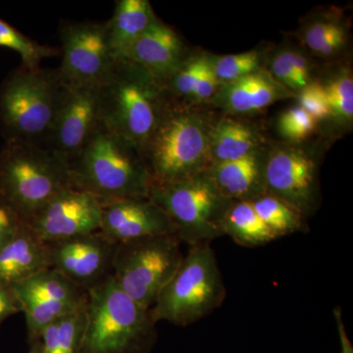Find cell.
I'll use <instances>...</instances> for the list:
<instances>
[{
  "label": "cell",
  "instance_id": "cell-1",
  "mask_svg": "<svg viewBox=\"0 0 353 353\" xmlns=\"http://www.w3.org/2000/svg\"><path fill=\"white\" fill-rule=\"evenodd\" d=\"M69 164L73 187L102 206L150 196L152 178L141 148L101 124Z\"/></svg>",
  "mask_w": 353,
  "mask_h": 353
},
{
  "label": "cell",
  "instance_id": "cell-2",
  "mask_svg": "<svg viewBox=\"0 0 353 353\" xmlns=\"http://www.w3.org/2000/svg\"><path fill=\"white\" fill-rule=\"evenodd\" d=\"M71 188L65 155L29 141H6L0 152V199L23 222Z\"/></svg>",
  "mask_w": 353,
  "mask_h": 353
},
{
  "label": "cell",
  "instance_id": "cell-3",
  "mask_svg": "<svg viewBox=\"0 0 353 353\" xmlns=\"http://www.w3.org/2000/svg\"><path fill=\"white\" fill-rule=\"evenodd\" d=\"M166 92L143 67L118 59L99 85L101 124L143 152L168 105Z\"/></svg>",
  "mask_w": 353,
  "mask_h": 353
},
{
  "label": "cell",
  "instance_id": "cell-4",
  "mask_svg": "<svg viewBox=\"0 0 353 353\" xmlns=\"http://www.w3.org/2000/svg\"><path fill=\"white\" fill-rule=\"evenodd\" d=\"M80 353H143L157 336L150 309L123 292L112 275L88 290Z\"/></svg>",
  "mask_w": 353,
  "mask_h": 353
},
{
  "label": "cell",
  "instance_id": "cell-5",
  "mask_svg": "<svg viewBox=\"0 0 353 353\" xmlns=\"http://www.w3.org/2000/svg\"><path fill=\"white\" fill-rule=\"evenodd\" d=\"M212 125L201 114L168 103L143 148L152 183H170L205 173L212 166Z\"/></svg>",
  "mask_w": 353,
  "mask_h": 353
},
{
  "label": "cell",
  "instance_id": "cell-6",
  "mask_svg": "<svg viewBox=\"0 0 353 353\" xmlns=\"http://www.w3.org/2000/svg\"><path fill=\"white\" fill-rule=\"evenodd\" d=\"M66 90L57 71L21 67L0 87V126L6 141L46 146Z\"/></svg>",
  "mask_w": 353,
  "mask_h": 353
},
{
  "label": "cell",
  "instance_id": "cell-7",
  "mask_svg": "<svg viewBox=\"0 0 353 353\" xmlns=\"http://www.w3.org/2000/svg\"><path fill=\"white\" fill-rule=\"evenodd\" d=\"M226 288L210 243L190 245L182 263L150 308L155 322L189 326L220 307Z\"/></svg>",
  "mask_w": 353,
  "mask_h": 353
},
{
  "label": "cell",
  "instance_id": "cell-8",
  "mask_svg": "<svg viewBox=\"0 0 353 353\" xmlns=\"http://www.w3.org/2000/svg\"><path fill=\"white\" fill-rule=\"evenodd\" d=\"M150 201L170 217L181 243L190 245L223 236V223L233 201L221 194L208 171L170 183H152Z\"/></svg>",
  "mask_w": 353,
  "mask_h": 353
},
{
  "label": "cell",
  "instance_id": "cell-9",
  "mask_svg": "<svg viewBox=\"0 0 353 353\" xmlns=\"http://www.w3.org/2000/svg\"><path fill=\"white\" fill-rule=\"evenodd\" d=\"M183 259L176 234L123 241L116 243L111 275L123 292L150 309Z\"/></svg>",
  "mask_w": 353,
  "mask_h": 353
},
{
  "label": "cell",
  "instance_id": "cell-10",
  "mask_svg": "<svg viewBox=\"0 0 353 353\" xmlns=\"http://www.w3.org/2000/svg\"><path fill=\"white\" fill-rule=\"evenodd\" d=\"M265 194L285 202L304 218L315 212L320 202L317 157L290 143L272 148L265 157Z\"/></svg>",
  "mask_w": 353,
  "mask_h": 353
},
{
  "label": "cell",
  "instance_id": "cell-11",
  "mask_svg": "<svg viewBox=\"0 0 353 353\" xmlns=\"http://www.w3.org/2000/svg\"><path fill=\"white\" fill-rule=\"evenodd\" d=\"M61 65L58 75L66 85H101L117 61L105 24L82 23L62 30Z\"/></svg>",
  "mask_w": 353,
  "mask_h": 353
},
{
  "label": "cell",
  "instance_id": "cell-12",
  "mask_svg": "<svg viewBox=\"0 0 353 353\" xmlns=\"http://www.w3.org/2000/svg\"><path fill=\"white\" fill-rule=\"evenodd\" d=\"M101 218V204L88 192L71 188L51 199L25 224L50 243L99 232Z\"/></svg>",
  "mask_w": 353,
  "mask_h": 353
},
{
  "label": "cell",
  "instance_id": "cell-13",
  "mask_svg": "<svg viewBox=\"0 0 353 353\" xmlns=\"http://www.w3.org/2000/svg\"><path fill=\"white\" fill-rule=\"evenodd\" d=\"M99 85H66L46 148L71 159L101 125Z\"/></svg>",
  "mask_w": 353,
  "mask_h": 353
},
{
  "label": "cell",
  "instance_id": "cell-14",
  "mask_svg": "<svg viewBox=\"0 0 353 353\" xmlns=\"http://www.w3.org/2000/svg\"><path fill=\"white\" fill-rule=\"evenodd\" d=\"M51 268L88 290L112 274L116 243L101 233L48 243Z\"/></svg>",
  "mask_w": 353,
  "mask_h": 353
},
{
  "label": "cell",
  "instance_id": "cell-15",
  "mask_svg": "<svg viewBox=\"0 0 353 353\" xmlns=\"http://www.w3.org/2000/svg\"><path fill=\"white\" fill-rule=\"evenodd\" d=\"M101 233L112 243L176 234L163 209L150 199H123L102 206Z\"/></svg>",
  "mask_w": 353,
  "mask_h": 353
},
{
  "label": "cell",
  "instance_id": "cell-16",
  "mask_svg": "<svg viewBox=\"0 0 353 353\" xmlns=\"http://www.w3.org/2000/svg\"><path fill=\"white\" fill-rule=\"evenodd\" d=\"M121 59L129 60L143 67L166 88L172 77L185 62V46L175 31L158 19L132 43Z\"/></svg>",
  "mask_w": 353,
  "mask_h": 353
},
{
  "label": "cell",
  "instance_id": "cell-17",
  "mask_svg": "<svg viewBox=\"0 0 353 353\" xmlns=\"http://www.w3.org/2000/svg\"><path fill=\"white\" fill-rule=\"evenodd\" d=\"M50 268L48 243L25 223L0 250V285L12 287Z\"/></svg>",
  "mask_w": 353,
  "mask_h": 353
},
{
  "label": "cell",
  "instance_id": "cell-18",
  "mask_svg": "<svg viewBox=\"0 0 353 353\" xmlns=\"http://www.w3.org/2000/svg\"><path fill=\"white\" fill-rule=\"evenodd\" d=\"M288 92L269 72L260 69L240 80L220 85L214 99L216 104L228 112L248 114L285 99Z\"/></svg>",
  "mask_w": 353,
  "mask_h": 353
},
{
  "label": "cell",
  "instance_id": "cell-19",
  "mask_svg": "<svg viewBox=\"0 0 353 353\" xmlns=\"http://www.w3.org/2000/svg\"><path fill=\"white\" fill-rule=\"evenodd\" d=\"M265 157L261 148L245 157L213 164L208 170L221 194L233 201H252L265 194Z\"/></svg>",
  "mask_w": 353,
  "mask_h": 353
},
{
  "label": "cell",
  "instance_id": "cell-20",
  "mask_svg": "<svg viewBox=\"0 0 353 353\" xmlns=\"http://www.w3.org/2000/svg\"><path fill=\"white\" fill-rule=\"evenodd\" d=\"M158 20L148 0H120L106 23L109 44L116 59L125 57L132 43Z\"/></svg>",
  "mask_w": 353,
  "mask_h": 353
},
{
  "label": "cell",
  "instance_id": "cell-21",
  "mask_svg": "<svg viewBox=\"0 0 353 353\" xmlns=\"http://www.w3.org/2000/svg\"><path fill=\"white\" fill-rule=\"evenodd\" d=\"M261 148L257 132L245 123L223 118L211 128L210 155L212 165L233 161Z\"/></svg>",
  "mask_w": 353,
  "mask_h": 353
},
{
  "label": "cell",
  "instance_id": "cell-22",
  "mask_svg": "<svg viewBox=\"0 0 353 353\" xmlns=\"http://www.w3.org/2000/svg\"><path fill=\"white\" fill-rule=\"evenodd\" d=\"M12 288L16 294L61 301L80 307L87 305L88 290L52 268L46 269Z\"/></svg>",
  "mask_w": 353,
  "mask_h": 353
},
{
  "label": "cell",
  "instance_id": "cell-23",
  "mask_svg": "<svg viewBox=\"0 0 353 353\" xmlns=\"http://www.w3.org/2000/svg\"><path fill=\"white\" fill-rule=\"evenodd\" d=\"M223 233L245 246L263 245L277 239L260 219L250 201H233L225 216Z\"/></svg>",
  "mask_w": 353,
  "mask_h": 353
},
{
  "label": "cell",
  "instance_id": "cell-24",
  "mask_svg": "<svg viewBox=\"0 0 353 353\" xmlns=\"http://www.w3.org/2000/svg\"><path fill=\"white\" fill-rule=\"evenodd\" d=\"M85 308L59 318L43 330L41 353H80L85 332Z\"/></svg>",
  "mask_w": 353,
  "mask_h": 353
},
{
  "label": "cell",
  "instance_id": "cell-25",
  "mask_svg": "<svg viewBox=\"0 0 353 353\" xmlns=\"http://www.w3.org/2000/svg\"><path fill=\"white\" fill-rule=\"evenodd\" d=\"M27 323L28 336L32 343H37L46 327L59 318L85 307L61 301H48L31 296L16 294ZM87 306V305H85Z\"/></svg>",
  "mask_w": 353,
  "mask_h": 353
},
{
  "label": "cell",
  "instance_id": "cell-26",
  "mask_svg": "<svg viewBox=\"0 0 353 353\" xmlns=\"http://www.w3.org/2000/svg\"><path fill=\"white\" fill-rule=\"evenodd\" d=\"M250 202L260 219L277 239L303 231L305 218L280 199L265 194Z\"/></svg>",
  "mask_w": 353,
  "mask_h": 353
},
{
  "label": "cell",
  "instance_id": "cell-27",
  "mask_svg": "<svg viewBox=\"0 0 353 353\" xmlns=\"http://www.w3.org/2000/svg\"><path fill=\"white\" fill-rule=\"evenodd\" d=\"M0 48H10L19 53L23 66L26 68H39L44 58L57 54V50L52 48L41 46L32 41L22 32L16 30L8 23L0 19Z\"/></svg>",
  "mask_w": 353,
  "mask_h": 353
},
{
  "label": "cell",
  "instance_id": "cell-28",
  "mask_svg": "<svg viewBox=\"0 0 353 353\" xmlns=\"http://www.w3.org/2000/svg\"><path fill=\"white\" fill-rule=\"evenodd\" d=\"M303 38L309 50L322 57H330L347 43V32L340 23L333 20H317L306 28Z\"/></svg>",
  "mask_w": 353,
  "mask_h": 353
},
{
  "label": "cell",
  "instance_id": "cell-29",
  "mask_svg": "<svg viewBox=\"0 0 353 353\" xmlns=\"http://www.w3.org/2000/svg\"><path fill=\"white\" fill-rule=\"evenodd\" d=\"M323 85V83H322ZM326 92L330 116L341 123H352L353 119V80L345 72L330 79L323 85Z\"/></svg>",
  "mask_w": 353,
  "mask_h": 353
},
{
  "label": "cell",
  "instance_id": "cell-30",
  "mask_svg": "<svg viewBox=\"0 0 353 353\" xmlns=\"http://www.w3.org/2000/svg\"><path fill=\"white\" fill-rule=\"evenodd\" d=\"M261 57L257 51L224 55L211 59L213 71L220 85L234 82L259 71Z\"/></svg>",
  "mask_w": 353,
  "mask_h": 353
},
{
  "label": "cell",
  "instance_id": "cell-31",
  "mask_svg": "<svg viewBox=\"0 0 353 353\" xmlns=\"http://www.w3.org/2000/svg\"><path fill=\"white\" fill-rule=\"evenodd\" d=\"M316 121L306 113L301 106L285 110L278 121V130L283 138L297 143L312 134Z\"/></svg>",
  "mask_w": 353,
  "mask_h": 353
},
{
  "label": "cell",
  "instance_id": "cell-32",
  "mask_svg": "<svg viewBox=\"0 0 353 353\" xmlns=\"http://www.w3.org/2000/svg\"><path fill=\"white\" fill-rule=\"evenodd\" d=\"M209 60L210 58L206 57H196L185 60L182 66L167 83V90H172L182 97H192Z\"/></svg>",
  "mask_w": 353,
  "mask_h": 353
},
{
  "label": "cell",
  "instance_id": "cell-33",
  "mask_svg": "<svg viewBox=\"0 0 353 353\" xmlns=\"http://www.w3.org/2000/svg\"><path fill=\"white\" fill-rule=\"evenodd\" d=\"M299 106L316 122L330 117L328 99L322 83H309L303 90H299Z\"/></svg>",
  "mask_w": 353,
  "mask_h": 353
},
{
  "label": "cell",
  "instance_id": "cell-34",
  "mask_svg": "<svg viewBox=\"0 0 353 353\" xmlns=\"http://www.w3.org/2000/svg\"><path fill=\"white\" fill-rule=\"evenodd\" d=\"M270 74L281 85L287 88L288 90L299 92L304 88L303 83L301 82L296 71L285 57V51L277 53L272 59Z\"/></svg>",
  "mask_w": 353,
  "mask_h": 353
},
{
  "label": "cell",
  "instance_id": "cell-35",
  "mask_svg": "<svg viewBox=\"0 0 353 353\" xmlns=\"http://www.w3.org/2000/svg\"><path fill=\"white\" fill-rule=\"evenodd\" d=\"M23 223L12 209L0 199V250L17 233Z\"/></svg>",
  "mask_w": 353,
  "mask_h": 353
},
{
  "label": "cell",
  "instance_id": "cell-36",
  "mask_svg": "<svg viewBox=\"0 0 353 353\" xmlns=\"http://www.w3.org/2000/svg\"><path fill=\"white\" fill-rule=\"evenodd\" d=\"M219 85L220 83L218 82L214 71H213L210 58L208 66L202 73L201 80L197 83L196 87L190 97L196 101H206V99L214 97Z\"/></svg>",
  "mask_w": 353,
  "mask_h": 353
},
{
  "label": "cell",
  "instance_id": "cell-37",
  "mask_svg": "<svg viewBox=\"0 0 353 353\" xmlns=\"http://www.w3.org/2000/svg\"><path fill=\"white\" fill-rule=\"evenodd\" d=\"M19 312H22V309L13 288L0 285V326L7 318Z\"/></svg>",
  "mask_w": 353,
  "mask_h": 353
},
{
  "label": "cell",
  "instance_id": "cell-38",
  "mask_svg": "<svg viewBox=\"0 0 353 353\" xmlns=\"http://www.w3.org/2000/svg\"><path fill=\"white\" fill-rule=\"evenodd\" d=\"M285 57L292 68L296 71L301 82L303 83L304 87L310 83V66L307 59L303 57L301 53L294 50H284Z\"/></svg>",
  "mask_w": 353,
  "mask_h": 353
},
{
  "label": "cell",
  "instance_id": "cell-39",
  "mask_svg": "<svg viewBox=\"0 0 353 353\" xmlns=\"http://www.w3.org/2000/svg\"><path fill=\"white\" fill-rule=\"evenodd\" d=\"M334 319L338 327L339 338H340L341 353H353L352 341L348 338L347 330L343 324V314L341 309L336 308L334 310Z\"/></svg>",
  "mask_w": 353,
  "mask_h": 353
},
{
  "label": "cell",
  "instance_id": "cell-40",
  "mask_svg": "<svg viewBox=\"0 0 353 353\" xmlns=\"http://www.w3.org/2000/svg\"><path fill=\"white\" fill-rule=\"evenodd\" d=\"M30 353H41V348H39V343H34V348H32Z\"/></svg>",
  "mask_w": 353,
  "mask_h": 353
}]
</instances>
